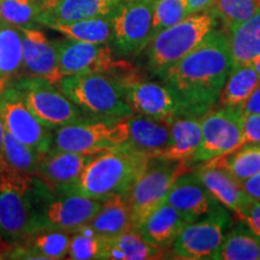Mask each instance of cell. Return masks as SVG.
<instances>
[{"label": "cell", "instance_id": "obj_1", "mask_svg": "<svg viewBox=\"0 0 260 260\" xmlns=\"http://www.w3.org/2000/svg\"><path fill=\"white\" fill-rule=\"evenodd\" d=\"M232 69L226 34L213 31L199 47L172 65L162 79L189 113L203 116L219 100Z\"/></svg>", "mask_w": 260, "mask_h": 260}, {"label": "cell", "instance_id": "obj_2", "mask_svg": "<svg viewBox=\"0 0 260 260\" xmlns=\"http://www.w3.org/2000/svg\"><path fill=\"white\" fill-rule=\"evenodd\" d=\"M151 157L123 144L96 154L68 194H80L104 200L115 194L129 195L138 178L144 174Z\"/></svg>", "mask_w": 260, "mask_h": 260}, {"label": "cell", "instance_id": "obj_3", "mask_svg": "<svg viewBox=\"0 0 260 260\" xmlns=\"http://www.w3.org/2000/svg\"><path fill=\"white\" fill-rule=\"evenodd\" d=\"M42 180L4 160L0 165V239L16 246L30 234Z\"/></svg>", "mask_w": 260, "mask_h": 260}, {"label": "cell", "instance_id": "obj_4", "mask_svg": "<svg viewBox=\"0 0 260 260\" xmlns=\"http://www.w3.org/2000/svg\"><path fill=\"white\" fill-rule=\"evenodd\" d=\"M217 15L210 9L188 15L177 24L153 35L146 47L148 67L162 77L172 65L199 47L216 31Z\"/></svg>", "mask_w": 260, "mask_h": 260}, {"label": "cell", "instance_id": "obj_5", "mask_svg": "<svg viewBox=\"0 0 260 260\" xmlns=\"http://www.w3.org/2000/svg\"><path fill=\"white\" fill-rule=\"evenodd\" d=\"M57 86L82 113L92 118L118 121L134 115L123 86L110 75H69L61 77Z\"/></svg>", "mask_w": 260, "mask_h": 260}, {"label": "cell", "instance_id": "obj_6", "mask_svg": "<svg viewBox=\"0 0 260 260\" xmlns=\"http://www.w3.org/2000/svg\"><path fill=\"white\" fill-rule=\"evenodd\" d=\"M103 201L80 194H54L42 181L30 234L44 230L76 232L89 223L99 211Z\"/></svg>", "mask_w": 260, "mask_h": 260}, {"label": "cell", "instance_id": "obj_7", "mask_svg": "<svg viewBox=\"0 0 260 260\" xmlns=\"http://www.w3.org/2000/svg\"><path fill=\"white\" fill-rule=\"evenodd\" d=\"M11 83L32 115L47 128L54 130L84 119L79 107L50 81L27 75Z\"/></svg>", "mask_w": 260, "mask_h": 260}, {"label": "cell", "instance_id": "obj_8", "mask_svg": "<svg viewBox=\"0 0 260 260\" xmlns=\"http://www.w3.org/2000/svg\"><path fill=\"white\" fill-rule=\"evenodd\" d=\"M54 45L61 76L98 73L121 81L134 74V67L128 61L113 59L107 44H88L65 38L54 40Z\"/></svg>", "mask_w": 260, "mask_h": 260}, {"label": "cell", "instance_id": "obj_9", "mask_svg": "<svg viewBox=\"0 0 260 260\" xmlns=\"http://www.w3.org/2000/svg\"><path fill=\"white\" fill-rule=\"evenodd\" d=\"M232 226L226 207L218 205L201 218L188 223L172 243L176 258L184 260H216L223 240Z\"/></svg>", "mask_w": 260, "mask_h": 260}, {"label": "cell", "instance_id": "obj_10", "mask_svg": "<svg viewBox=\"0 0 260 260\" xmlns=\"http://www.w3.org/2000/svg\"><path fill=\"white\" fill-rule=\"evenodd\" d=\"M126 140V118L118 121L82 119L54 129L52 148L69 152L102 153L125 144Z\"/></svg>", "mask_w": 260, "mask_h": 260}, {"label": "cell", "instance_id": "obj_11", "mask_svg": "<svg viewBox=\"0 0 260 260\" xmlns=\"http://www.w3.org/2000/svg\"><path fill=\"white\" fill-rule=\"evenodd\" d=\"M187 171V161L151 158L144 174L138 178L129 193L133 228L136 229L146 216L165 200L174 182Z\"/></svg>", "mask_w": 260, "mask_h": 260}, {"label": "cell", "instance_id": "obj_12", "mask_svg": "<svg viewBox=\"0 0 260 260\" xmlns=\"http://www.w3.org/2000/svg\"><path fill=\"white\" fill-rule=\"evenodd\" d=\"M243 113L240 109L222 106L201 116V142L193 162L210 161L241 147Z\"/></svg>", "mask_w": 260, "mask_h": 260}, {"label": "cell", "instance_id": "obj_13", "mask_svg": "<svg viewBox=\"0 0 260 260\" xmlns=\"http://www.w3.org/2000/svg\"><path fill=\"white\" fill-rule=\"evenodd\" d=\"M154 0H122L110 16L112 41L123 54L144 51L153 38Z\"/></svg>", "mask_w": 260, "mask_h": 260}, {"label": "cell", "instance_id": "obj_14", "mask_svg": "<svg viewBox=\"0 0 260 260\" xmlns=\"http://www.w3.org/2000/svg\"><path fill=\"white\" fill-rule=\"evenodd\" d=\"M0 118L5 132L40 154L53 147V130L32 115L11 82L0 93Z\"/></svg>", "mask_w": 260, "mask_h": 260}, {"label": "cell", "instance_id": "obj_15", "mask_svg": "<svg viewBox=\"0 0 260 260\" xmlns=\"http://www.w3.org/2000/svg\"><path fill=\"white\" fill-rule=\"evenodd\" d=\"M121 84L126 103L134 115L170 121L175 117L189 113L186 105L167 83L147 82L133 77Z\"/></svg>", "mask_w": 260, "mask_h": 260}, {"label": "cell", "instance_id": "obj_16", "mask_svg": "<svg viewBox=\"0 0 260 260\" xmlns=\"http://www.w3.org/2000/svg\"><path fill=\"white\" fill-rule=\"evenodd\" d=\"M99 153L69 152L52 148L42 154L37 174L54 194H68L86 165Z\"/></svg>", "mask_w": 260, "mask_h": 260}, {"label": "cell", "instance_id": "obj_17", "mask_svg": "<svg viewBox=\"0 0 260 260\" xmlns=\"http://www.w3.org/2000/svg\"><path fill=\"white\" fill-rule=\"evenodd\" d=\"M188 223L201 218L220 205L205 188L195 172H184L174 182L165 198Z\"/></svg>", "mask_w": 260, "mask_h": 260}, {"label": "cell", "instance_id": "obj_18", "mask_svg": "<svg viewBox=\"0 0 260 260\" xmlns=\"http://www.w3.org/2000/svg\"><path fill=\"white\" fill-rule=\"evenodd\" d=\"M23 39V71L57 84L61 76L54 41L37 28H19Z\"/></svg>", "mask_w": 260, "mask_h": 260}, {"label": "cell", "instance_id": "obj_19", "mask_svg": "<svg viewBox=\"0 0 260 260\" xmlns=\"http://www.w3.org/2000/svg\"><path fill=\"white\" fill-rule=\"evenodd\" d=\"M122 0H56L45 9L38 24L50 28L94 17H109Z\"/></svg>", "mask_w": 260, "mask_h": 260}, {"label": "cell", "instance_id": "obj_20", "mask_svg": "<svg viewBox=\"0 0 260 260\" xmlns=\"http://www.w3.org/2000/svg\"><path fill=\"white\" fill-rule=\"evenodd\" d=\"M128 140L126 144L157 158L169 147L171 141L170 123L165 119L152 118L142 115H133L126 118Z\"/></svg>", "mask_w": 260, "mask_h": 260}, {"label": "cell", "instance_id": "obj_21", "mask_svg": "<svg viewBox=\"0 0 260 260\" xmlns=\"http://www.w3.org/2000/svg\"><path fill=\"white\" fill-rule=\"evenodd\" d=\"M187 224L174 206L162 201L146 216L136 230L152 246L162 248L172 245Z\"/></svg>", "mask_w": 260, "mask_h": 260}, {"label": "cell", "instance_id": "obj_22", "mask_svg": "<svg viewBox=\"0 0 260 260\" xmlns=\"http://www.w3.org/2000/svg\"><path fill=\"white\" fill-rule=\"evenodd\" d=\"M71 233L60 230H44L30 234L14 246L10 259H65L69 251Z\"/></svg>", "mask_w": 260, "mask_h": 260}, {"label": "cell", "instance_id": "obj_23", "mask_svg": "<svg viewBox=\"0 0 260 260\" xmlns=\"http://www.w3.org/2000/svg\"><path fill=\"white\" fill-rule=\"evenodd\" d=\"M170 123L171 141L157 158L175 161H191L201 142V116L186 113L175 117Z\"/></svg>", "mask_w": 260, "mask_h": 260}, {"label": "cell", "instance_id": "obj_24", "mask_svg": "<svg viewBox=\"0 0 260 260\" xmlns=\"http://www.w3.org/2000/svg\"><path fill=\"white\" fill-rule=\"evenodd\" d=\"M205 188L220 205L232 210L240 216L245 207L248 195L229 172L216 165L206 164L200 170L195 171Z\"/></svg>", "mask_w": 260, "mask_h": 260}, {"label": "cell", "instance_id": "obj_25", "mask_svg": "<svg viewBox=\"0 0 260 260\" xmlns=\"http://www.w3.org/2000/svg\"><path fill=\"white\" fill-rule=\"evenodd\" d=\"M86 226L102 237H113L132 229L129 195L115 194L104 199L99 211Z\"/></svg>", "mask_w": 260, "mask_h": 260}, {"label": "cell", "instance_id": "obj_26", "mask_svg": "<svg viewBox=\"0 0 260 260\" xmlns=\"http://www.w3.org/2000/svg\"><path fill=\"white\" fill-rule=\"evenodd\" d=\"M233 68L251 65L260 57V8L252 17L228 29Z\"/></svg>", "mask_w": 260, "mask_h": 260}, {"label": "cell", "instance_id": "obj_27", "mask_svg": "<svg viewBox=\"0 0 260 260\" xmlns=\"http://www.w3.org/2000/svg\"><path fill=\"white\" fill-rule=\"evenodd\" d=\"M160 248L152 246L140 235L135 228L113 237H104L100 259L147 260L157 259Z\"/></svg>", "mask_w": 260, "mask_h": 260}, {"label": "cell", "instance_id": "obj_28", "mask_svg": "<svg viewBox=\"0 0 260 260\" xmlns=\"http://www.w3.org/2000/svg\"><path fill=\"white\" fill-rule=\"evenodd\" d=\"M216 260H260V235L245 223L228 230Z\"/></svg>", "mask_w": 260, "mask_h": 260}, {"label": "cell", "instance_id": "obj_29", "mask_svg": "<svg viewBox=\"0 0 260 260\" xmlns=\"http://www.w3.org/2000/svg\"><path fill=\"white\" fill-rule=\"evenodd\" d=\"M207 164L224 169L242 184L260 171V145L247 142L229 153L207 161Z\"/></svg>", "mask_w": 260, "mask_h": 260}, {"label": "cell", "instance_id": "obj_30", "mask_svg": "<svg viewBox=\"0 0 260 260\" xmlns=\"http://www.w3.org/2000/svg\"><path fill=\"white\" fill-rule=\"evenodd\" d=\"M23 71V39L21 29L0 24V79L14 81Z\"/></svg>", "mask_w": 260, "mask_h": 260}, {"label": "cell", "instance_id": "obj_31", "mask_svg": "<svg viewBox=\"0 0 260 260\" xmlns=\"http://www.w3.org/2000/svg\"><path fill=\"white\" fill-rule=\"evenodd\" d=\"M260 83V77L252 65L233 68L224 84L219 100L224 107L242 109L255 87Z\"/></svg>", "mask_w": 260, "mask_h": 260}, {"label": "cell", "instance_id": "obj_32", "mask_svg": "<svg viewBox=\"0 0 260 260\" xmlns=\"http://www.w3.org/2000/svg\"><path fill=\"white\" fill-rule=\"evenodd\" d=\"M51 29L71 40L104 45L112 41V27L109 17H94L68 24H54Z\"/></svg>", "mask_w": 260, "mask_h": 260}, {"label": "cell", "instance_id": "obj_33", "mask_svg": "<svg viewBox=\"0 0 260 260\" xmlns=\"http://www.w3.org/2000/svg\"><path fill=\"white\" fill-rule=\"evenodd\" d=\"M44 10V3L39 0H0V24L35 28Z\"/></svg>", "mask_w": 260, "mask_h": 260}, {"label": "cell", "instance_id": "obj_34", "mask_svg": "<svg viewBox=\"0 0 260 260\" xmlns=\"http://www.w3.org/2000/svg\"><path fill=\"white\" fill-rule=\"evenodd\" d=\"M3 152H4L5 160L11 167L28 172V174H37L39 161H40L42 154L21 142L8 132L4 133Z\"/></svg>", "mask_w": 260, "mask_h": 260}, {"label": "cell", "instance_id": "obj_35", "mask_svg": "<svg viewBox=\"0 0 260 260\" xmlns=\"http://www.w3.org/2000/svg\"><path fill=\"white\" fill-rule=\"evenodd\" d=\"M104 237L94 234L86 225L71 233L68 259L89 260L100 259Z\"/></svg>", "mask_w": 260, "mask_h": 260}, {"label": "cell", "instance_id": "obj_36", "mask_svg": "<svg viewBox=\"0 0 260 260\" xmlns=\"http://www.w3.org/2000/svg\"><path fill=\"white\" fill-rule=\"evenodd\" d=\"M213 8L229 29L252 17L260 8V0H214Z\"/></svg>", "mask_w": 260, "mask_h": 260}, {"label": "cell", "instance_id": "obj_37", "mask_svg": "<svg viewBox=\"0 0 260 260\" xmlns=\"http://www.w3.org/2000/svg\"><path fill=\"white\" fill-rule=\"evenodd\" d=\"M189 15L188 0H154L152 31L153 35L177 24Z\"/></svg>", "mask_w": 260, "mask_h": 260}, {"label": "cell", "instance_id": "obj_38", "mask_svg": "<svg viewBox=\"0 0 260 260\" xmlns=\"http://www.w3.org/2000/svg\"><path fill=\"white\" fill-rule=\"evenodd\" d=\"M240 217L252 228L254 232L260 235V201L252 199L247 200L245 207L242 209V212Z\"/></svg>", "mask_w": 260, "mask_h": 260}, {"label": "cell", "instance_id": "obj_39", "mask_svg": "<svg viewBox=\"0 0 260 260\" xmlns=\"http://www.w3.org/2000/svg\"><path fill=\"white\" fill-rule=\"evenodd\" d=\"M243 140L260 145V115L243 116Z\"/></svg>", "mask_w": 260, "mask_h": 260}, {"label": "cell", "instance_id": "obj_40", "mask_svg": "<svg viewBox=\"0 0 260 260\" xmlns=\"http://www.w3.org/2000/svg\"><path fill=\"white\" fill-rule=\"evenodd\" d=\"M241 111L245 115H260V83L255 87L246 103L243 104Z\"/></svg>", "mask_w": 260, "mask_h": 260}, {"label": "cell", "instance_id": "obj_41", "mask_svg": "<svg viewBox=\"0 0 260 260\" xmlns=\"http://www.w3.org/2000/svg\"><path fill=\"white\" fill-rule=\"evenodd\" d=\"M241 186L248 197L260 201V171L253 175L252 177H249L248 180H246Z\"/></svg>", "mask_w": 260, "mask_h": 260}, {"label": "cell", "instance_id": "obj_42", "mask_svg": "<svg viewBox=\"0 0 260 260\" xmlns=\"http://www.w3.org/2000/svg\"><path fill=\"white\" fill-rule=\"evenodd\" d=\"M214 0H188V11L190 14L203 11L213 6Z\"/></svg>", "mask_w": 260, "mask_h": 260}, {"label": "cell", "instance_id": "obj_43", "mask_svg": "<svg viewBox=\"0 0 260 260\" xmlns=\"http://www.w3.org/2000/svg\"><path fill=\"white\" fill-rule=\"evenodd\" d=\"M4 133H5V129H4V125H3L2 118H0V165H2L3 161L5 160V158H4V152H3V142H4Z\"/></svg>", "mask_w": 260, "mask_h": 260}, {"label": "cell", "instance_id": "obj_44", "mask_svg": "<svg viewBox=\"0 0 260 260\" xmlns=\"http://www.w3.org/2000/svg\"><path fill=\"white\" fill-rule=\"evenodd\" d=\"M253 67V69H254L256 71V74H258V76L260 77V57L256 58V59L253 61V63L251 64Z\"/></svg>", "mask_w": 260, "mask_h": 260}, {"label": "cell", "instance_id": "obj_45", "mask_svg": "<svg viewBox=\"0 0 260 260\" xmlns=\"http://www.w3.org/2000/svg\"><path fill=\"white\" fill-rule=\"evenodd\" d=\"M39 2H42V3H44L45 9H47L48 6H51L52 4H53L54 2H56V0H39Z\"/></svg>", "mask_w": 260, "mask_h": 260}]
</instances>
